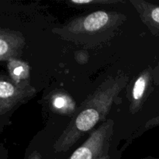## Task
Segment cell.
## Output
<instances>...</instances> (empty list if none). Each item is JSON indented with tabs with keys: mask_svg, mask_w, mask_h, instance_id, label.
I'll use <instances>...</instances> for the list:
<instances>
[{
	"mask_svg": "<svg viewBox=\"0 0 159 159\" xmlns=\"http://www.w3.org/2000/svg\"><path fill=\"white\" fill-rule=\"evenodd\" d=\"M9 62V69L12 80L16 84L29 82L28 78L30 77V68L28 64L16 58L11 59Z\"/></svg>",
	"mask_w": 159,
	"mask_h": 159,
	"instance_id": "9c48e42d",
	"label": "cell"
},
{
	"mask_svg": "<svg viewBox=\"0 0 159 159\" xmlns=\"http://www.w3.org/2000/svg\"><path fill=\"white\" fill-rule=\"evenodd\" d=\"M35 93L36 89L29 82L16 84L6 78H0V113L9 111Z\"/></svg>",
	"mask_w": 159,
	"mask_h": 159,
	"instance_id": "277c9868",
	"label": "cell"
},
{
	"mask_svg": "<svg viewBox=\"0 0 159 159\" xmlns=\"http://www.w3.org/2000/svg\"><path fill=\"white\" fill-rule=\"evenodd\" d=\"M129 82L128 76L119 74L102 82L77 108L72 119L54 144L55 153H62L71 147L101 120H104L115 99Z\"/></svg>",
	"mask_w": 159,
	"mask_h": 159,
	"instance_id": "6da1fadb",
	"label": "cell"
},
{
	"mask_svg": "<svg viewBox=\"0 0 159 159\" xmlns=\"http://www.w3.org/2000/svg\"><path fill=\"white\" fill-rule=\"evenodd\" d=\"M113 127L114 123L111 119L102 123L68 159H99L109 155Z\"/></svg>",
	"mask_w": 159,
	"mask_h": 159,
	"instance_id": "3957f363",
	"label": "cell"
},
{
	"mask_svg": "<svg viewBox=\"0 0 159 159\" xmlns=\"http://www.w3.org/2000/svg\"><path fill=\"white\" fill-rule=\"evenodd\" d=\"M99 159H111V156L110 155H107L105 156H102V158H100Z\"/></svg>",
	"mask_w": 159,
	"mask_h": 159,
	"instance_id": "5bb4252c",
	"label": "cell"
},
{
	"mask_svg": "<svg viewBox=\"0 0 159 159\" xmlns=\"http://www.w3.org/2000/svg\"><path fill=\"white\" fill-rule=\"evenodd\" d=\"M70 3L76 6H91V5H110L123 3L121 0H71Z\"/></svg>",
	"mask_w": 159,
	"mask_h": 159,
	"instance_id": "30bf717a",
	"label": "cell"
},
{
	"mask_svg": "<svg viewBox=\"0 0 159 159\" xmlns=\"http://www.w3.org/2000/svg\"><path fill=\"white\" fill-rule=\"evenodd\" d=\"M50 108L54 113L73 116L77 110L76 103L68 93L57 90L53 92L49 99Z\"/></svg>",
	"mask_w": 159,
	"mask_h": 159,
	"instance_id": "ba28073f",
	"label": "cell"
},
{
	"mask_svg": "<svg viewBox=\"0 0 159 159\" xmlns=\"http://www.w3.org/2000/svg\"><path fill=\"white\" fill-rule=\"evenodd\" d=\"M153 68H145L130 81L127 87V96L129 102V112L138 113L144 106L152 91Z\"/></svg>",
	"mask_w": 159,
	"mask_h": 159,
	"instance_id": "5b68a950",
	"label": "cell"
},
{
	"mask_svg": "<svg viewBox=\"0 0 159 159\" xmlns=\"http://www.w3.org/2000/svg\"><path fill=\"white\" fill-rule=\"evenodd\" d=\"M25 46V37L20 33L0 30V61H9L20 55Z\"/></svg>",
	"mask_w": 159,
	"mask_h": 159,
	"instance_id": "8992f818",
	"label": "cell"
},
{
	"mask_svg": "<svg viewBox=\"0 0 159 159\" xmlns=\"http://www.w3.org/2000/svg\"><path fill=\"white\" fill-rule=\"evenodd\" d=\"M142 159H158V158H152V157H147V158H144Z\"/></svg>",
	"mask_w": 159,
	"mask_h": 159,
	"instance_id": "9a60e30c",
	"label": "cell"
},
{
	"mask_svg": "<svg viewBox=\"0 0 159 159\" xmlns=\"http://www.w3.org/2000/svg\"><path fill=\"white\" fill-rule=\"evenodd\" d=\"M153 82L159 85V61L157 66L153 68Z\"/></svg>",
	"mask_w": 159,
	"mask_h": 159,
	"instance_id": "4fadbf2b",
	"label": "cell"
},
{
	"mask_svg": "<svg viewBox=\"0 0 159 159\" xmlns=\"http://www.w3.org/2000/svg\"><path fill=\"white\" fill-rule=\"evenodd\" d=\"M141 21L159 39V6L144 0H130Z\"/></svg>",
	"mask_w": 159,
	"mask_h": 159,
	"instance_id": "52a82bcc",
	"label": "cell"
},
{
	"mask_svg": "<svg viewBox=\"0 0 159 159\" xmlns=\"http://www.w3.org/2000/svg\"><path fill=\"white\" fill-rule=\"evenodd\" d=\"M158 126H159V115L147 121L145 123V125H144V128L148 130V129L153 128V127H158Z\"/></svg>",
	"mask_w": 159,
	"mask_h": 159,
	"instance_id": "7c38bea8",
	"label": "cell"
},
{
	"mask_svg": "<svg viewBox=\"0 0 159 159\" xmlns=\"http://www.w3.org/2000/svg\"><path fill=\"white\" fill-rule=\"evenodd\" d=\"M127 20L124 14L98 10L76 17L60 27L52 30L60 38L76 44L93 45L106 41Z\"/></svg>",
	"mask_w": 159,
	"mask_h": 159,
	"instance_id": "7a4b0ae2",
	"label": "cell"
},
{
	"mask_svg": "<svg viewBox=\"0 0 159 159\" xmlns=\"http://www.w3.org/2000/svg\"><path fill=\"white\" fill-rule=\"evenodd\" d=\"M89 54L85 51H79L76 52L75 59L79 64H85L88 61Z\"/></svg>",
	"mask_w": 159,
	"mask_h": 159,
	"instance_id": "8fae6325",
	"label": "cell"
}]
</instances>
